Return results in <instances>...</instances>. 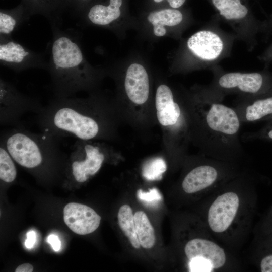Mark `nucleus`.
<instances>
[{"instance_id":"nucleus-4","label":"nucleus","mask_w":272,"mask_h":272,"mask_svg":"<svg viewBox=\"0 0 272 272\" xmlns=\"http://www.w3.org/2000/svg\"><path fill=\"white\" fill-rule=\"evenodd\" d=\"M59 140L48 133L33 132L22 126L1 132L0 143L19 165L36 170L62 157Z\"/></svg>"},{"instance_id":"nucleus-1","label":"nucleus","mask_w":272,"mask_h":272,"mask_svg":"<svg viewBox=\"0 0 272 272\" xmlns=\"http://www.w3.org/2000/svg\"><path fill=\"white\" fill-rule=\"evenodd\" d=\"M92 95L87 98L74 97L51 100L36 115L42 132L59 139L73 137L92 140L105 133V102Z\"/></svg>"},{"instance_id":"nucleus-10","label":"nucleus","mask_w":272,"mask_h":272,"mask_svg":"<svg viewBox=\"0 0 272 272\" xmlns=\"http://www.w3.org/2000/svg\"><path fill=\"white\" fill-rule=\"evenodd\" d=\"M1 64L15 72L32 69H46L44 55L30 50L12 37L0 40Z\"/></svg>"},{"instance_id":"nucleus-28","label":"nucleus","mask_w":272,"mask_h":272,"mask_svg":"<svg viewBox=\"0 0 272 272\" xmlns=\"http://www.w3.org/2000/svg\"><path fill=\"white\" fill-rule=\"evenodd\" d=\"M247 139H260L272 141V119L258 131L251 133L246 137Z\"/></svg>"},{"instance_id":"nucleus-34","label":"nucleus","mask_w":272,"mask_h":272,"mask_svg":"<svg viewBox=\"0 0 272 272\" xmlns=\"http://www.w3.org/2000/svg\"><path fill=\"white\" fill-rule=\"evenodd\" d=\"M33 270V266L29 263H24L20 265L16 269V272H32Z\"/></svg>"},{"instance_id":"nucleus-21","label":"nucleus","mask_w":272,"mask_h":272,"mask_svg":"<svg viewBox=\"0 0 272 272\" xmlns=\"http://www.w3.org/2000/svg\"><path fill=\"white\" fill-rule=\"evenodd\" d=\"M147 19L153 26L154 34L161 37L166 33L165 26H175L179 25L183 20V15L178 10L167 9L151 13Z\"/></svg>"},{"instance_id":"nucleus-32","label":"nucleus","mask_w":272,"mask_h":272,"mask_svg":"<svg viewBox=\"0 0 272 272\" xmlns=\"http://www.w3.org/2000/svg\"><path fill=\"white\" fill-rule=\"evenodd\" d=\"M49 243L55 251H58L61 248V242L58 236L54 234H51L47 238Z\"/></svg>"},{"instance_id":"nucleus-11","label":"nucleus","mask_w":272,"mask_h":272,"mask_svg":"<svg viewBox=\"0 0 272 272\" xmlns=\"http://www.w3.org/2000/svg\"><path fill=\"white\" fill-rule=\"evenodd\" d=\"M240 203L239 195L231 191L215 198L209 208L207 218L213 232L223 234L229 229L237 216Z\"/></svg>"},{"instance_id":"nucleus-22","label":"nucleus","mask_w":272,"mask_h":272,"mask_svg":"<svg viewBox=\"0 0 272 272\" xmlns=\"http://www.w3.org/2000/svg\"><path fill=\"white\" fill-rule=\"evenodd\" d=\"M135 231L140 245L145 249L153 247L156 237L154 228L147 216L142 211L134 214Z\"/></svg>"},{"instance_id":"nucleus-31","label":"nucleus","mask_w":272,"mask_h":272,"mask_svg":"<svg viewBox=\"0 0 272 272\" xmlns=\"http://www.w3.org/2000/svg\"><path fill=\"white\" fill-rule=\"evenodd\" d=\"M90 0H70V6H72L74 11L79 13L86 6V4Z\"/></svg>"},{"instance_id":"nucleus-20","label":"nucleus","mask_w":272,"mask_h":272,"mask_svg":"<svg viewBox=\"0 0 272 272\" xmlns=\"http://www.w3.org/2000/svg\"><path fill=\"white\" fill-rule=\"evenodd\" d=\"M31 16L25 5L21 3L18 6L11 9H1L0 40L12 37L13 33Z\"/></svg>"},{"instance_id":"nucleus-2","label":"nucleus","mask_w":272,"mask_h":272,"mask_svg":"<svg viewBox=\"0 0 272 272\" xmlns=\"http://www.w3.org/2000/svg\"><path fill=\"white\" fill-rule=\"evenodd\" d=\"M224 97L202 88L196 98V120L201 148L208 156L230 160L244 153L239 139L242 122L234 108L222 103Z\"/></svg>"},{"instance_id":"nucleus-14","label":"nucleus","mask_w":272,"mask_h":272,"mask_svg":"<svg viewBox=\"0 0 272 272\" xmlns=\"http://www.w3.org/2000/svg\"><path fill=\"white\" fill-rule=\"evenodd\" d=\"M184 252L189 260L201 258L208 261L213 270L222 267L226 260L224 249L215 242L206 239L194 238L189 241L185 246Z\"/></svg>"},{"instance_id":"nucleus-5","label":"nucleus","mask_w":272,"mask_h":272,"mask_svg":"<svg viewBox=\"0 0 272 272\" xmlns=\"http://www.w3.org/2000/svg\"><path fill=\"white\" fill-rule=\"evenodd\" d=\"M220 21L219 17L212 19L187 40V50L200 68L210 70L231 54L236 36L223 30Z\"/></svg>"},{"instance_id":"nucleus-7","label":"nucleus","mask_w":272,"mask_h":272,"mask_svg":"<svg viewBox=\"0 0 272 272\" xmlns=\"http://www.w3.org/2000/svg\"><path fill=\"white\" fill-rule=\"evenodd\" d=\"M219 17L232 29L237 40L251 52L258 45L257 36L261 34L263 21L257 19L242 0H211Z\"/></svg>"},{"instance_id":"nucleus-12","label":"nucleus","mask_w":272,"mask_h":272,"mask_svg":"<svg viewBox=\"0 0 272 272\" xmlns=\"http://www.w3.org/2000/svg\"><path fill=\"white\" fill-rule=\"evenodd\" d=\"M101 217L91 208L76 202L67 204L63 209V220L74 233L86 235L99 227Z\"/></svg>"},{"instance_id":"nucleus-15","label":"nucleus","mask_w":272,"mask_h":272,"mask_svg":"<svg viewBox=\"0 0 272 272\" xmlns=\"http://www.w3.org/2000/svg\"><path fill=\"white\" fill-rule=\"evenodd\" d=\"M124 87L126 93L133 103H145L149 96V82L145 69L138 63L131 64L127 70Z\"/></svg>"},{"instance_id":"nucleus-3","label":"nucleus","mask_w":272,"mask_h":272,"mask_svg":"<svg viewBox=\"0 0 272 272\" xmlns=\"http://www.w3.org/2000/svg\"><path fill=\"white\" fill-rule=\"evenodd\" d=\"M47 67L55 97H71L88 90L96 80V71L87 62L77 38L58 26H51Z\"/></svg>"},{"instance_id":"nucleus-19","label":"nucleus","mask_w":272,"mask_h":272,"mask_svg":"<svg viewBox=\"0 0 272 272\" xmlns=\"http://www.w3.org/2000/svg\"><path fill=\"white\" fill-rule=\"evenodd\" d=\"M122 3V0H109L108 5L95 4L88 9L83 10L82 11L86 10V12L82 14L85 16V19L87 21L91 24L107 26L120 17L121 14L120 8Z\"/></svg>"},{"instance_id":"nucleus-9","label":"nucleus","mask_w":272,"mask_h":272,"mask_svg":"<svg viewBox=\"0 0 272 272\" xmlns=\"http://www.w3.org/2000/svg\"><path fill=\"white\" fill-rule=\"evenodd\" d=\"M70 156V174L77 182L87 181L100 169L105 160V148L91 140H77Z\"/></svg>"},{"instance_id":"nucleus-37","label":"nucleus","mask_w":272,"mask_h":272,"mask_svg":"<svg viewBox=\"0 0 272 272\" xmlns=\"http://www.w3.org/2000/svg\"><path fill=\"white\" fill-rule=\"evenodd\" d=\"M155 2L156 3H159L161 1H162L163 0H154ZM168 1V0H167Z\"/></svg>"},{"instance_id":"nucleus-8","label":"nucleus","mask_w":272,"mask_h":272,"mask_svg":"<svg viewBox=\"0 0 272 272\" xmlns=\"http://www.w3.org/2000/svg\"><path fill=\"white\" fill-rule=\"evenodd\" d=\"M43 106L35 97L25 95L12 83L0 79V124L20 127L21 118L28 112L38 113Z\"/></svg>"},{"instance_id":"nucleus-30","label":"nucleus","mask_w":272,"mask_h":272,"mask_svg":"<svg viewBox=\"0 0 272 272\" xmlns=\"http://www.w3.org/2000/svg\"><path fill=\"white\" fill-rule=\"evenodd\" d=\"M258 59L264 65V67H269L272 63V43L257 57Z\"/></svg>"},{"instance_id":"nucleus-25","label":"nucleus","mask_w":272,"mask_h":272,"mask_svg":"<svg viewBox=\"0 0 272 272\" xmlns=\"http://www.w3.org/2000/svg\"><path fill=\"white\" fill-rule=\"evenodd\" d=\"M267 231L268 234L261 244V254L258 262L261 272H272V228Z\"/></svg>"},{"instance_id":"nucleus-35","label":"nucleus","mask_w":272,"mask_h":272,"mask_svg":"<svg viewBox=\"0 0 272 272\" xmlns=\"http://www.w3.org/2000/svg\"><path fill=\"white\" fill-rule=\"evenodd\" d=\"M185 0H168L170 6L176 9L181 7L185 2Z\"/></svg>"},{"instance_id":"nucleus-33","label":"nucleus","mask_w":272,"mask_h":272,"mask_svg":"<svg viewBox=\"0 0 272 272\" xmlns=\"http://www.w3.org/2000/svg\"><path fill=\"white\" fill-rule=\"evenodd\" d=\"M27 239L25 241V246L28 249L33 247L36 240V234L34 231H30L27 233Z\"/></svg>"},{"instance_id":"nucleus-16","label":"nucleus","mask_w":272,"mask_h":272,"mask_svg":"<svg viewBox=\"0 0 272 272\" xmlns=\"http://www.w3.org/2000/svg\"><path fill=\"white\" fill-rule=\"evenodd\" d=\"M156 114L159 123L165 126H173L179 121L181 110L174 101L173 93L166 85H160L155 96Z\"/></svg>"},{"instance_id":"nucleus-36","label":"nucleus","mask_w":272,"mask_h":272,"mask_svg":"<svg viewBox=\"0 0 272 272\" xmlns=\"http://www.w3.org/2000/svg\"><path fill=\"white\" fill-rule=\"evenodd\" d=\"M265 225L267 227L272 226V208L268 213L266 222L265 223Z\"/></svg>"},{"instance_id":"nucleus-17","label":"nucleus","mask_w":272,"mask_h":272,"mask_svg":"<svg viewBox=\"0 0 272 272\" xmlns=\"http://www.w3.org/2000/svg\"><path fill=\"white\" fill-rule=\"evenodd\" d=\"M220 176L219 170L214 165H201L186 174L182 181V187L187 193L198 192L214 184Z\"/></svg>"},{"instance_id":"nucleus-26","label":"nucleus","mask_w":272,"mask_h":272,"mask_svg":"<svg viewBox=\"0 0 272 272\" xmlns=\"http://www.w3.org/2000/svg\"><path fill=\"white\" fill-rule=\"evenodd\" d=\"M167 170L165 161L161 158L153 159L147 162L142 168V175L148 180H159Z\"/></svg>"},{"instance_id":"nucleus-23","label":"nucleus","mask_w":272,"mask_h":272,"mask_svg":"<svg viewBox=\"0 0 272 272\" xmlns=\"http://www.w3.org/2000/svg\"><path fill=\"white\" fill-rule=\"evenodd\" d=\"M119 227L134 248L138 249L140 244L135 231L134 215L131 207L128 205L122 206L118 213Z\"/></svg>"},{"instance_id":"nucleus-27","label":"nucleus","mask_w":272,"mask_h":272,"mask_svg":"<svg viewBox=\"0 0 272 272\" xmlns=\"http://www.w3.org/2000/svg\"><path fill=\"white\" fill-rule=\"evenodd\" d=\"M137 195L141 202L149 207H156L162 199L161 194L155 188L150 189L147 192H143L142 189H139Z\"/></svg>"},{"instance_id":"nucleus-24","label":"nucleus","mask_w":272,"mask_h":272,"mask_svg":"<svg viewBox=\"0 0 272 272\" xmlns=\"http://www.w3.org/2000/svg\"><path fill=\"white\" fill-rule=\"evenodd\" d=\"M14 159L0 143V179L6 183L13 182L17 177V170Z\"/></svg>"},{"instance_id":"nucleus-6","label":"nucleus","mask_w":272,"mask_h":272,"mask_svg":"<svg viewBox=\"0 0 272 272\" xmlns=\"http://www.w3.org/2000/svg\"><path fill=\"white\" fill-rule=\"evenodd\" d=\"M268 68L243 73L227 72L217 65L210 69L213 78L207 87L224 97L229 94L249 97L272 92V72Z\"/></svg>"},{"instance_id":"nucleus-13","label":"nucleus","mask_w":272,"mask_h":272,"mask_svg":"<svg viewBox=\"0 0 272 272\" xmlns=\"http://www.w3.org/2000/svg\"><path fill=\"white\" fill-rule=\"evenodd\" d=\"M234 109L241 122L272 119V92L249 97H238Z\"/></svg>"},{"instance_id":"nucleus-29","label":"nucleus","mask_w":272,"mask_h":272,"mask_svg":"<svg viewBox=\"0 0 272 272\" xmlns=\"http://www.w3.org/2000/svg\"><path fill=\"white\" fill-rule=\"evenodd\" d=\"M190 271H211L213 268L210 263L201 258H194L189 260Z\"/></svg>"},{"instance_id":"nucleus-18","label":"nucleus","mask_w":272,"mask_h":272,"mask_svg":"<svg viewBox=\"0 0 272 272\" xmlns=\"http://www.w3.org/2000/svg\"><path fill=\"white\" fill-rule=\"evenodd\" d=\"M31 15L40 14L46 17L51 26H60L61 14L70 6V0H22Z\"/></svg>"}]
</instances>
